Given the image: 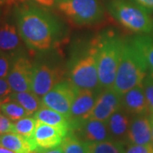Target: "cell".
Masks as SVG:
<instances>
[{"mask_svg":"<svg viewBox=\"0 0 153 153\" xmlns=\"http://www.w3.org/2000/svg\"><path fill=\"white\" fill-rule=\"evenodd\" d=\"M16 27L23 43L34 51L45 52L55 47L63 36V25L41 6L25 2L16 6Z\"/></svg>","mask_w":153,"mask_h":153,"instance_id":"6da1fadb","label":"cell"},{"mask_svg":"<svg viewBox=\"0 0 153 153\" xmlns=\"http://www.w3.org/2000/svg\"><path fill=\"white\" fill-rule=\"evenodd\" d=\"M97 54L98 36L83 43L71 55L67 65V79L79 90L102 89L99 81Z\"/></svg>","mask_w":153,"mask_h":153,"instance_id":"7a4b0ae2","label":"cell"},{"mask_svg":"<svg viewBox=\"0 0 153 153\" xmlns=\"http://www.w3.org/2000/svg\"><path fill=\"white\" fill-rule=\"evenodd\" d=\"M148 71L145 60L132 44L131 40H124L120 63L112 88L122 95L142 83Z\"/></svg>","mask_w":153,"mask_h":153,"instance_id":"3957f363","label":"cell"},{"mask_svg":"<svg viewBox=\"0 0 153 153\" xmlns=\"http://www.w3.org/2000/svg\"><path fill=\"white\" fill-rule=\"evenodd\" d=\"M98 36L99 81L100 88H112L120 63L124 39L112 31H106Z\"/></svg>","mask_w":153,"mask_h":153,"instance_id":"277c9868","label":"cell"},{"mask_svg":"<svg viewBox=\"0 0 153 153\" xmlns=\"http://www.w3.org/2000/svg\"><path fill=\"white\" fill-rule=\"evenodd\" d=\"M107 10L123 27L137 34H153V18L128 0H110Z\"/></svg>","mask_w":153,"mask_h":153,"instance_id":"5b68a950","label":"cell"},{"mask_svg":"<svg viewBox=\"0 0 153 153\" xmlns=\"http://www.w3.org/2000/svg\"><path fill=\"white\" fill-rule=\"evenodd\" d=\"M55 7L78 26H92L104 18V9L100 0H57Z\"/></svg>","mask_w":153,"mask_h":153,"instance_id":"8992f818","label":"cell"},{"mask_svg":"<svg viewBox=\"0 0 153 153\" xmlns=\"http://www.w3.org/2000/svg\"><path fill=\"white\" fill-rule=\"evenodd\" d=\"M79 89L68 79H63L42 97V103L69 119L71 105Z\"/></svg>","mask_w":153,"mask_h":153,"instance_id":"52a82bcc","label":"cell"},{"mask_svg":"<svg viewBox=\"0 0 153 153\" xmlns=\"http://www.w3.org/2000/svg\"><path fill=\"white\" fill-rule=\"evenodd\" d=\"M65 71L58 66L38 62L33 65L31 90L40 98L63 80Z\"/></svg>","mask_w":153,"mask_h":153,"instance_id":"ba28073f","label":"cell"},{"mask_svg":"<svg viewBox=\"0 0 153 153\" xmlns=\"http://www.w3.org/2000/svg\"><path fill=\"white\" fill-rule=\"evenodd\" d=\"M33 64L27 56L19 55L12 62L7 80L13 92H23L31 90Z\"/></svg>","mask_w":153,"mask_h":153,"instance_id":"9c48e42d","label":"cell"},{"mask_svg":"<svg viewBox=\"0 0 153 153\" xmlns=\"http://www.w3.org/2000/svg\"><path fill=\"white\" fill-rule=\"evenodd\" d=\"M70 131L86 143L111 140L106 122L88 118L71 127Z\"/></svg>","mask_w":153,"mask_h":153,"instance_id":"30bf717a","label":"cell"},{"mask_svg":"<svg viewBox=\"0 0 153 153\" xmlns=\"http://www.w3.org/2000/svg\"><path fill=\"white\" fill-rule=\"evenodd\" d=\"M122 107L121 94L117 93L112 88H103L99 93L88 118L106 122L115 111Z\"/></svg>","mask_w":153,"mask_h":153,"instance_id":"8fae6325","label":"cell"},{"mask_svg":"<svg viewBox=\"0 0 153 153\" xmlns=\"http://www.w3.org/2000/svg\"><path fill=\"white\" fill-rule=\"evenodd\" d=\"M67 133L60 128L38 121L31 140L35 150H48L60 146Z\"/></svg>","mask_w":153,"mask_h":153,"instance_id":"7c38bea8","label":"cell"},{"mask_svg":"<svg viewBox=\"0 0 153 153\" xmlns=\"http://www.w3.org/2000/svg\"><path fill=\"white\" fill-rule=\"evenodd\" d=\"M100 90L81 89L78 91L71 107L69 121L71 127L89 117Z\"/></svg>","mask_w":153,"mask_h":153,"instance_id":"4fadbf2b","label":"cell"},{"mask_svg":"<svg viewBox=\"0 0 153 153\" xmlns=\"http://www.w3.org/2000/svg\"><path fill=\"white\" fill-rule=\"evenodd\" d=\"M125 144L152 145V126L151 116L137 115L131 119Z\"/></svg>","mask_w":153,"mask_h":153,"instance_id":"5bb4252c","label":"cell"},{"mask_svg":"<svg viewBox=\"0 0 153 153\" xmlns=\"http://www.w3.org/2000/svg\"><path fill=\"white\" fill-rule=\"evenodd\" d=\"M122 106L129 115H146L150 113L143 82L121 95Z\"/></svg>","mask_w":153,"mask_h":153,"instance_id":"9a60e30c","label":"cell"},{"mask_svg":"<svg viewBox=\"0 0 153 153\" xmlns=\"http://www.w3.org/2000/svg\"><path fill=\"white\" fill-rule=\"evenodd\" d=\"M22 42L17 27L14 24L4 22L0 25V52L14 57L22 55Z\"/></svg>","mask_w":153,"mask_h":153,"instance_id":"2e32d148","label":"cell"},{"mask_svg":"<svg viewBox=\"0 0 153 153\" xmlns=\"http://www.w3.org/2000/svg\"><path fill=\"white\" fill-rule=\"evenodd\" d=\"M130 122L129 114L123 107L115 111L106 121L111 140L122 141L125 144Z\"/></svg>","mask_w":153,"mask_h":153,"instance_id":"e0dca14e","label":"cell"},{"mask_svg":"<svg viewBox=\"0 0 153 153\" xmlns=\"http://www.w3.org/2000/svg\"><path fill=\"white\" fill-rule=\"evenodd\" d=\"M33 117L39 122L60 128L67 132H69L71 129L70 121L66 116L56 111L55 110L47 107L44 105L35 112Z\"/></svg>","mask_w":153,"mask_h":153,"instance_id":"ac0fdd59","label":"cell"},{"mask_svg":"<svg viewBox=\"0 0 153 153\" xmlns=\"http://www.w3.org/2000/svg\"><path fill=\"white\" fill-rule=\"evenodd\" d=\"M0 146L7 148L15 153H31L35 150L31 140L16 133H7L0 135Z\"/></svg>","mask_w":153,"mask_h":153,"instance_id":"d6986e66","label":"cell"},{"mask_svg":"<svg viewBox=\"0 0 153 153\" xmlns=\"http://www.w3.org/2000/svg\"><path fill=\"white\" fill-rule=\"evenodd\" d=\"M132 44L143 57L148 70L153 72V37L148 34H138L130 39Z\"/></svg>","mask_w":153,"mask_h":153,"instance_id":"ffe728a7","label":"cell"},{"mask_svg":"<svg viewBox=\"0 0 153 153\" xmlns=\"http://www.w3.org/2000/svg\"><path fill=\"white\" fill-rule=\"evenodd\" d=\"M9 100L18 102L27 111L29 116L34 115L42 105V98H40L32 90L23 92H12L8 97Z\"/></svg>","mask_w":153,"mask_h":153,"instance_id":"44dd1931","label":"cell"},{"mask_svg":"<svg viewBox=\"0 0 153 153\" xmlns=\"http://www.w3.org/2000/svg\"><path fill=\"white\" fill-rule=\"evenodd\" d=\"M86 145L87 153H125V144L114 140L86 143Z\"/></svg>","mask_w":153,"mask_h":153,"instance_id":"7402d4cb","label":"cell"},{"mask_svg":"<svg viewBox=\"0 0 153 153\" xmlns=\"http://www.w3.org/2000/svg\"><path fill=\"white\" fill-rule=\"evenodd\" d=\"M1 111L13 122L29 116L23 106L16 101L9 100L8 98L1 102Z\"/></svg>","mask_w":153,"mask_h":153,"instance_id":"603a6c76","label":"cell"},{"mask_svg":"<svg viewBox=\"0 0 153 153\" xmlns=\"http://www.w3.org/2000/svg\"><path fill=\"white\" fill-rule=\"evenodd\" d=\"M60 146L64 153H87L86 142L82 141L71 131L64 137Z\"/></svg>","mask_w":153,"mask_h":153,"instance_id":"cb8c5ba5","label":"cell"},{"mask_svg":"<svg viewBox=\"0 0 153 153\" xmlns=\"http://www.w3.org/2000/svg\"><path fill=\"white\" fill-rule=\"evenodd\" d=\"M37 119L34 117L27 116L14 122V133L29 140H32L37 126Z\"/></svg>","mask_w":153,"mask_h":153,"instance_id":"d4e9b609","label":"cell"},{"mask_svg":"<svg viewBox=\"0 0 153 153\" xmlns=\"http://www.w3.org/2000/svg\"><path fill=\"white\" fill-rule=\"evenodd\" d=\"M143 87L148 103L149 112L153 113V72L148 71L147 75L143 81Z\"/></svg>","mask_w":153,"mask_h":153,"instance_id":"484cf974","label":"cell"},{"mask_svg":"<svg viewBox=\"0 0 153 153\" xmlns=\"http://www.w3.org/2000/svg\"><path fill=\"white\" fill-rule=\"evenodd\" d=\"M14 56L0 52V78H6L10 71Z\"/></svg>","mask_w":153,"mask_h":153,"instance_id":"4316f807","label":"cell"},{"mask_svg":"<svg viewBox=\"0 0 153 153\" xmlns=\"http://www.w3.org/2000/svg\"><path fill=\"white\" fill-rule=\"evenodd\" d=\"M7 133H14V122L5 115L0 114V135Z\"/></svg>","mask_w":153,"mask_h":153,"instance_id":"83f0119b","label":"cell"},{"mask_svg":"<svg viewBox=\"0 0 153 153\" xmlns=\"http://www.w3.org/2000/svg\"><path fill=\"white\" fill-rule=\"evenodd\" d=\"M125 153H153V145H130Z\"/></svg>","mask_w":153,"mask_h":153,"instance_id":"f1b7e54d","label":"cell"},{"mask_svg":"<svg viewBox=\"0 0 153 153\" xmlns=\"http://www.w3.org/2000/svg\"><path fill=\"white\" fill-rule=\"evenodd\" d=\"M12 92L7 78H0V102L8 98Z\"/></svg>","mask_w":153,"mask_h":153,"instance_id":"f546056e","label":"cell"},{"mask_svg":"<svg viewBox=\"0 0 153 153\" xmlns=\"http://www.w3.org/2000/svg\"><path fill=\"white\" fill-rule=\"evenodd\" d=\"M149 14L153 13V0H130Z\"/></svg>","mask_w":153,"mask_h":153,"instance_id":"4dcf8cb0","label":"cell"},{"mask_svg":"<svg viewBox=\"0 0 153 153\" xmlns=\"http://www.w3.org/2000/svg\"><path fill=\"white\" fill-rule=\"evenodd\" d=\"M31 1L37 4L38 5L41 6L43 8H46V9L55 7L56 2H57V0H31Z\"/></svg>","mask_w":153,"mask_h":153,"instance_id":"1f68e13d","label":"cell"},{"mask_svg":"<svg viewBox=\"0 0 153 153\" xmlns=\"http://www.w3.org/2000/svg\"><path fill=\"white\" fill-rule=\"evenodd\" d=\"M31 153H64L61 146L48 149V150H34Z\"/></svg>","mask_w":153,"mask_h":153,"instance_id":"d6a6232c","label":"cell"},{"mask_svg":"<svg viewBox=\"0 0 153 153\" xmlns=\"http://www.w3.org/2000/svg\"><path fill=\"white\" fill-rule=\"evenodd\" d=\"M5 9H8V8H5V7H0V25L4 22V16H5V12H4V10Z\"/></svg>","mask_w":153,"mask_h":153,"instance_id":"836d02e7","label":"cell"},{"mask_svg":"<svg viewBox=\"0 0 153 153\" xmlns=\"http://www.w3.org/2000/svg\"><path fill=\"white\" fill-rule=\"evenodd\" d=\"M0 153H15L14 152H12L10 150L7 149L5 147H3V146H0Z\"/></svg>","mask_w":153,"mask_h":153,"instance_id":"e575fe53","label":"cell"},{"mask_svg":"<svg viewBox=\"0 0 153 153\" xmlns=\"http://www.w3.org/2000/svg\"><path fill=\"white\" fill-rule=\"evenodd\" d=\"M152 118V117H151ZM152 145H153V119L152 118Z\"/></svg>","mask_w":153,"mask_h":153,"instance_id":"d590c367","label":"cell"},{"mask_svg":"<svg viewBox=\"0 0 153 153\" xmlns=\"http://www.w3.org/2000/svg\"><path fill=\"white\" fill-rule=\"evenodd\" d=\"M151 117H152V118L153 119V113H152V114H151Z\"/></svg>","mask_w":153,"mask_h":153,"instance_id":"8d00e7d4","label":"cell"},{"mask_svg":"<svg viewBox=\"0 0 153 153\" xmlns=\"http://www.w3.org/2000/svg\"><path fill=\"white\" fill-rule=\"evenodd\" d=\"M0 111H1V102H0Z\"/></svg>","mask_w":153,"mask_h":153,"instance_id":"74e56055","label":"cell"}]
</instances>
